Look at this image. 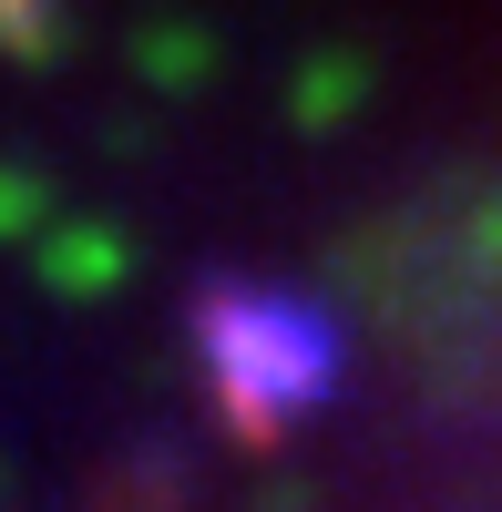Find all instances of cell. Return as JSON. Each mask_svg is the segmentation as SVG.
<instances>
[{
	"label": "cell",
	"instance_id": "cell-2",
	"mask_svg": "<svg viewBox=\"0 0 502 512\" xmlns=\"http://www.w3.org/2000/svg\"><path fill=\"white\" fill-rule=\"evenodd\" d=\"M62 0H0V52H52Z\"/></svg>",
	"mask_w": 502,
	"mask_h": 512
},
{
	"label": "cell",
	"instance_id": "cell-1",
	"mask_svg": "<svg viewBox=\"0 0 502 512\" xmlns=\"http://www.w3.org/2000/svg\"><path fill=\"white\" fill-rule=\"evenodd\" d=\"M195 359L216 379L236 441H277L308 410H328V390L349 369V338L318 297L277 287V277H205L195 287Z\"/></svg>",
	"mask_w": 502,
	"mask_h": 512
}]
</instances>
